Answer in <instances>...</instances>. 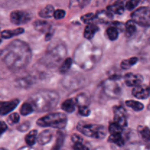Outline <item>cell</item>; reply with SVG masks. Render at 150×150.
Here are the masks:
<instances>
[{
  "label": "cell",
  "instance_id": "603a6c76",
  "mask_svg": "<svg viewBox=\"0 0 150 150\" xmlns=\"http://www.w3.org/2000/svg\"><path fill=\"white\" fill-rule=\"evenodd\" d=\"M54 11L55 10H54V7L51 4H48L39 12V16L43 18H49L54 16Z\"/></svg>",
  "mask_w": 150,
  "mask_h": 150
},
{
  "label": "cell",
  "instance_id": "7a4b0ae2",
  "mask_svg": "<svg viewBox=\"0 0 150 150\" xmlns=\"http://www.w3.org/2000/svg\"><path fill=\"white\" fill-rule=\"evenodd\" d=\"M101 56V50L94 47L89 42L81 45L75 51V62L83 70H90L99 61Z\"/></svg>",
  "mask_w": 150,
  "mask_h": 150
},
{
  "label": "cell",
  "instance_id": "7bdbcfd3",
  "mask_svg": "<svg viewBox=\"0 0 150 150\" xmlns=\"http://www.w3.org/2000/svg\"><path fill=\"white\" fill-rule=\"evenodd\" d=\"M117 1H125V0H117Z\"/></svg>",
  "mask_w": 150,
  "mask_h": 150
},
{
  "label": "cell",
  "instance_id": "f546056e",
  "mask_svg": "<svg viewBox=\"0 0 150 150\" xmlns=\"http://www.w3.org/2000/svg\"><path fill=\"white\" fill-rule=\"evenodd\" d=\"M72 63H73V59L71 58L65 59L59 67L60 73H62V74H64V73H67L70 70V67L72 65Z\"/></svg>",
  "mask_w": 150,
  "mask_h": 150
},
{
  "label": "cell",
  "instance_id": "f1b7e54d",
  "mask_svg": "<svg viewBox=\"0 0 150 150\" xmlns=\"http://www.w3.org/2000/svg\"><path fill=\"white\" fill-rule=\"evenodd\" d=\"M125 104L127 106L130 107V108L133 109L136 111H140L143 110L144 105L140 102H138L136 100H127L125 102Z\"/></svg>",
  "mask_w": 150,
  "mask_h": 150
},
{
  "label": "cell",
  "instance_id": "e0dca14e",
  "mask_svg": "<svg viewBox=\"0 0 150 150\" xmlns=\"http://www.w3.org/2000/svg\"><path fill=\"white\" fill-rule=\"evenodd\" d=\"M99 31V28L95 23H88L87 26L85 27L84 32H83V36L86 40H92L95 34Z\"/></svg>",
  "mask_w": 150,
  "mask_h": 150
},
{
  "label": "cell",
  "instance_id": "f35d334b",
  "mask_svg": "<svg viewBox=\"0 0 150 150\" xmlns=\"http://www.w3.org/2000/svg\"><path fill=\"white\" fill-rule=\"evenodd\" d=\"M82 142H75L74 145H73V148L75 150H89L84 144H83Z\"/></svg>",
  "mask_w": 150,
  "mask_h": 150
},
{
  "label": "cell",
  "instance_id": "2e32d148",
  "mask_svg": "<svg viewBox=\"0 0 150 150\" xmlns=\"http://www.w3.org/2000/svg\"><path fill=\"white\" fill-rule=\"evenodd\" d=\"M125 6L124 5L122 1H117L114 4L107 7V10L109 11L112 14H118L121 15L124 13Z\"/></svg>",
  "mask_w": 150,
  "mask_h": 150
},
{
  "label": "cell",
  "instance_id": "8992f818",
  "mask_svg": "<svg viewBox=\"0 0 150 150\" xmlns=\"http://www.w3.org/2000/svg\"><path fill=\"white\" fill-rule=\"evenodd\" d=\"M67 54V50L63 44H51L46 51V57L52 64L59 62Z\"/></svg>",
  "mask_w": 150,
  "mask_h": 150
},
{
  "label": "cell",
  "instance_id": "ac0fdd59",
  "mask_svg": "<svg viewBox=\"0 0 150 150\" xmlns=\"http://www.w3.org/2000/svg\"><path fill=\"white\" fill-rule=\"evenodd\" d=\"M52 136L53 133L51 130H45L41 132L39 136H38L37 141L41 145L46 144L48 142H50V141L52 139Z\"/></svg>",
  "mask_w": 150,
  "mask_h": 150
},
{
  "label": "cell",
  "instance_id": "d6986e66",
  "mask_svg": "<svg viewBox=\"0 0 150 150\" xmlns=\"http://www.w3.org/2000/svg\"><path fill=\"white\" fill-rule=\"evenodd\" d=\"M24 32V29L23 28H17L15 29H8V30H4L1 32V37L4 39H9V38H13L17 35H21Z\"/></svg>",
  "mask_w": 150,
  "mask_h": 150
},
{
  "label": "cell",
  "instance_id": "1f68e13d",
  "mask_svg": "<svg viewBox=\"0 0 150 150\" xmlns=\"http://www.w3.org/2000/svg\"><path fill=\"white\" fill-rule=\"evenodd\" d=\"M122 126L116 123L115 122L110 123L109 127H108V130H109L111 134H117V133H122Z\"/></svg>",
  "mask_w": 150,
  "mask_h": 150
},
{
  "label": "cell",
  "instance_id": "4dcf8cb0",
  "mask_svg": "<svg viewBox=\"0 0 150 150\" xmlns=\"http://www.w3.org/2000/svg\"><path fill=\"white\" fill-rule=\"evenodd\" d=\"M64 134L62 132H58L57 133V140H56L55 144H54V146H53L51 150H59L60 148L62 147L64 142Z\"/></svg>",
  "mask_w": 150,
  "mask_h": 150
},
{
  "label": "cell",
  "instance_id": "ab89813d",
  "mask_svg": "<svg viewBox=\"0 0 150 150\" xmlns=\"http://www.w3.org/2000/svg\"><path fill=\"white\" fill-rule=\"evenodd\" d=\"M29 126H30V123L28 121H26L23 122V124L21 125L20 126H18V130H20V131H26V130H27L29 128Z\"/></svg>",
  "mask_w": 150,
  "mask_h": 150
},
{
  "label": "cell",
  "instance_id": "7c38bea8",
  "mask_svg": "<svg viewBox=\"0 0 150 150\" xmlns=\"http://www.w3.org/2000/svg\"><path fill=\"white\" fill-rule=\"evenodd\" d=\"M18 103L19 100L18 99L0 102V115L4 116L10 113L18 106Z\"/></svg>",
  "mask_w": 150,
  "mask_h": 150
},
{
  "label": "cell",
  "instance_id": "83f0119b",
  "mask_svg": "<svg viewBox=\"0 0 150 150\" xmlns=\"http://www.w3.org/2000/svg\"><path fill=\"white\" fill-rule=\"evenodd\" d=\"M138 58L137 57H131L130 59H127L123 60L121 62V67L123 70H127V69L130 68L132 66H133L134 64H136L138 62Z\"/></svg>",
  "mask_w": 150,
  "mask_h": 150
},
{
  "label": "cell",
  "instance_id": "4316f807",
  "mask_svg": "<svg viewBox=\"0 0 150 150\" xmlns=\"http://www.w3.org/2000/svg\"><path fill=\"white\" fill-rule=\"evenodd\" d=\"M38 139V131L36 130H32L25 136V142L29 146H33Z\"/></svg>",
  "mask_w": 150,
  "mask_h": 150
},
{
  "label": "cell",
  "instance_id": "d590c367",
  "mask_svg": "<svg viewBox=\"0 0 150 150\" xmlns=\"http://www.w3.org/2000/svg\"><path fill=\"white\" fill-rule=\"evenodd\" d=\"M20 120V116L17 113H13L11 114L8 117V121L10 124H16Z\"/></svg>",
  "mask_w": 150,
  "mask_h": 150
},
{
  "label": "cell",
  "instance_id": "e575fe53",
  "mask_svg": "<svg viewBox=\"0 0 150 150\" xmlns=\"http://www.w3.org/2000/svg\"><path fill=\"white\" fill-rule=\"evenodd\" d=\"M139 4V0H128L125 4V8L127 10H133Z\"/></svg>",
  "mask_w": 150,
  "mask_h": 150
},
{
  "label": "cell",
  "instance_id": "ee69618b",
  "mask_svg": "<svg viewBox=\"0 0 150 150\" xmlns=\"http://www.w3.org/2000/svg\"><path fill=\"white\" fill-rule=\"evenodd\" d=\"M1 38H0V43H1Z\"/></svg>",
  "mask_w": 150,
  "mask_h": 150
},
{
  "label": "cell",
  "instance_id": "7402d4cb",
  "mask_svg": "<svg viewBox=\"0 0 150 150\" xmlns=\"http://www.w3.org/2000/svg\"><path fill=\"white\" fill-rule=\"evenodd\" d=\"M136 23L133 20H130L127 21L125 23V35L128 38L133 36L136 32Z\"/></svg>",
  "mask_w": 150,
  "mask_h": 150
},
{
  "label": "cell",
  "instance_id": "3957f363",
  "mask_svg": "<svg viewBox=\"0 0 150 150\" xmlns=\"http://www.w3.org/2000/svg\"><path fill=\"white\" fill-rule=\"evenodd\" d=\"M29 100L36 111L45 112L51 111L57 106L59 100V95L54 91H40L31 95Z\"/></svg>",
  "mask_w": 150,
  "mask_h": 150
},
{
  "label": "cell",
  "instance_id": "484cf974",
  "mask_svg": "<svg viewBox=\"0 0 150 150\" xmlns=\"http://www.w3.org/2000/svg\"><path fill=\"white\" fill-rule=\"evenodd\" d=\"M119 32L120 31L117 29V27L111 25V26L108 28L105 31V35H106L107 38L110 40H116L118 38L119 36Z\"/></svg>",
  "mask_w": 150,
  "mask_h": 150
},
{
  "label": "cell",
  "instance_id": "74e56055",
  "mask_svg": "<svg viewBox=\"0 0 150 150\" xmlns=\"http://www.w3.org/2000/svg\"><path fill=\"white\" fill-rule=\"evenodd\" d=\"M65 16V11L62 9H59L54 11V17L56 19H62Z\"/></svg>",
  "mask_w": 150,
  "mask_h": 150
},
{
  "label": "cell",
  "instance_id": "9c48e42d",
  "mask_svg": "<svg viewBox=\"0 0 150 150\" xmlns=\"http://www.w3.org/2000/svg\"><path fill=\"white\" fill-rule=\"evenodd\" d=\"M32 18V15L23 10H15L10 14V21L16 25L24 24Z\"/></svg>",
  "mask_w": 150,
  "mask_h": 150
},
{
  "label": "cell",
  "instance_id": "5bb4252c",
  "mask_svg": "<svg viewBox=\"0 0 150 150\" xmlns=\"http://www.w3.org/2000/svg\"><path fill=\"white\" fill-rule=\"evenodd\" d=\"M33 26L35 30H37L39 32H41V33L46 34L47 32H48L50 30L52 29L51 24L48 21L44 20L35 21L33 23Z\"/></svg>",
  "mask_w": 150,
  "mask_h": 150
},
{
  "label": "cell",
  "instance_id": "836d02e7",
  "mask_svg": "<svg viewBox=\"0 0 150 150\" xmlns=\"http://www.w3.org/2000/svg\"><path fill=\"white\" fill-rule=\"evenodd\" d=\"M81 19L85 23H87V24L88 23H92L95 21V15L92 13H87V14H85L83 16H81Z\"/></svg>",
  "mask_w": 150,
  "mask_h": 150
},
{
  "label": "cell",
  "instance_id": "9a60e30c",
  "mask_svg": "<svg viewBox=\"0 0 150 150\" xmlns=\"http://www.w3.org/2000/svg\"><path fill=\"white\" fill-rule=\"evenodd\" d=\"M113 18V14L108 10H100L95 14V21L100 23H108Z\"/></svg>",
  "mask_w": 150,
  "mask_h": 150
},
{
  "label": "cell",
  "instance_id": "f6af8a7d",
  "mask_svg": "<svg viewBox=\"0 0 150 150\" xmlns=\"http://www.w3.org/2000/svg\"><path fill=\"white\" fill-rule=\"evenodd\" d=\"M149 108L150 109V103H149Z\"/></svg>",
  "mask_w": 150,
  "mask_h": 150
},
{
  "label": "cell",
  "instance_id": "4fadbf2b",
  "mask_svg": "<svg viewBox=\"0 0 150 150\" xmlns=\"http://www.w3.org/2000/svg\"><path fill=\"white\" fill-rule=\"evenodd\" d=\"M143 80V76L142 75L135 74L133 73H127L124 77L125 83L128 86H136L142 84Z\"/></svg>",
  "mask_w": 150,
  "mask_h": 150
},
{
  "label": "cell",
  "instance_id": "52a82bcc",
  "mask_svg": "<svg viewBox=\"0 0 150 150\" xmlns=\"http://www.w3.org/2000/svg\"><path fill=\"white\" fill-rule=\"evenodd\" d=\"M131 19L140 26H150V8L147 7H139L132 13Z\"/></svg>",
  "mask_w": 150,
  "mask_h": 150
},
{
  "label": "cell",
  "instance_id": "d6a6232c",
  "mask_svg": "<svg viewBox=\"0 0 150 150\" xmlns=\"http://www.w3.org/2000/svg\"><path fill=\"white\" fill-rule=\"evenodd\" d=\"M139 134L145 141L150 140V129L147 127H139Z\"/></svg>",
  "mask_w": 150,
  "mask_h": 150
},
{
  "label": "cell",
  "instance_id": "ffe728a7",
  "mask_svg": "<svg viewBox=\"0 0 150 150\" xmlns=\"http://www.w3.org/2000/svg\"><path fill=\"white\" fill-rule=\"evenodd\" d=\"M76 102L75 99H67L62 103L61 108L67 113H73L76 109Z\"/></svg>",
  "mask_w": 150,
  "mask_h": 150
},
{
  "label": "cell",
  "instance_id": "6da1fadb",
  "mask_svg": "<svg viewBox=\"0 0 150 150\" xmlns=\"http://www.w3.org/2000/svg\"><path fill=\"white\" fill-rule=\"evenodd\" d=\"M32 59V51L27 43L21 40H14L6 48L4 61L13 70L26 67Z\"/></svg>",
  "mask_w": 150,
  "mask_h": 150
},
{
  "label": "cell",
  "instance_id": "d4e9b609",
  "mask_svg": "<svg viewBox=\"0 0 150 150\" xmlns=\"http://www.w3.org/2000/svg\"><path fill=\"white\" fill-rule=\"evenodd\" d=\"M108 142L110 143L115 144L119 146H122L124 145V139L122 136V133H117V134H111L108 137Z\"/></svg>",
  "mask_w": 150,
  "mask_h": 150
},
{
  "label": "cell",
  "instance_id": "8d00e7d4",
  "mask_svg": "<svg viewBox=\"0 0 150 150\" xmlns=\"http://www.w3.org/2000/svg\"><path fill=\"white\" fill-rule=\"evenodd\" d=\"M79 113L83 117H89L91 111L88 106H79Z\"/></svg>",
  "mask_w": 150,
  "mask_h": 150
},
{
  "label": "cell",
  "instance_id": "b9f144b4",
  "mask_svg": "<svg viewBox=\"0 0 150 150\" xmlns=\"http://www.w3.org/2000/svg\"><path fill=\"white\" fill-rule=\"evenodd\" d=\"M0 150H7V149H4V148H0Z\"/></svg>",
  "mask_w": 150,
  "mask_h": 150
},
{
  "label": "cell",
  "instance_id": "cb8c5ba5",
  "mask_svg": "<svg viewBox=\"0 0 150 150\" xmlns=\"http://www.w3.org/2000/svg\"><path fill=\"white\" fill-rule=\"evenodd\" d=\"M35 107L31 102H26L21 105L20 109V113L23 116H27L31 114L35 111Z\"/></svg>",
  "mask_w": 150,
  "mask_h": 150
},
{
  "label": "cell",
  "instance_id": "ba28073f",
  "mask_svg": "<svg viewBox=\"0 0 150 150\" xmlns=\"http://www.w3.org/2000/svg\"><path fill=\"white\" fill-rule=\"evenodd\" d=\"M104 92L109 98H117L120 97L122 94V89L119 84L117 79L109 78L103 82Z\"/></svg>",
  "mask_w": 150,
  "mask_h": 150
},
{
  "label": "cell",
  "instance_id": "60d3db41",
  "mask_svg": "<svg viewBox=\"0 0 150 150\" xmlns=\"http://www.w3.org/2000/svg\"><path fill=\"white\" fill-rule=\"evenodd\" d=\"M7 126L6 123L3 121H0V134H2L3 133L7 130Z\"/></svg>",
  "mask_w": 150,
  "mask_h": 150
},
{
  "label": "cell",
  "instance_id": "30bf717a",
  "mask_svg": "<svg viewBox=\"0 0 150 150\" xmlns=\"http://www.w3.org/2000/svg\"><path fill=\"white\" fill-rule=\"evenodd\" d=\"M114 122L125 127L127 126V113L125 109L122 106H115L114 108Z\"/></svg>",
  "mask_w": 150,
  "mask_h": 150
},
{
  "label": "cell",
  "instance_id": "5b68a950",
  "mask_svg": "<svg viewBox=\"0 0 150 150\" xmlns=\"http://www.w3.org/2000/svg\"><path fill=\"white\" fill-rule=\"evenodd\" d=\"M77 130L88 137L102 139L106 135V130L103 125L95 124H87L80 122L77 125Z\"/></svg>",
  "mask_w": 150,
  "mask_h": 150
},
{
  "label": "cell",
  "instance_id": "44dd1931",
  "mask_svg": "<svg viewBox=\"0 0 150 150\" xmlns=\"http://www.w3.org/2000/svg\"><path fill=\"white\" fill-rule=\"evenodd\" d=\"M76 100V104L79 106H88L89 103V96L86 92H83L76 96V98H74Z\"/></svg>",
  "mask_w": 150,
  "mask_h": 150
},
{
  "label": "cell",
  "instance_id": "8fae6325",
  "mask_svg": "<svg viewBox=\"0 0 150 150\" xmlns=\"http://www.w3.org/2000/svg\"><path fill=\"white\" fill-rule=\"evenodd\" d=\"M133 95L138 99H146L150 95V87L144 84H139L134 86L133 91Z\"/></svg>",
  "mask_w": 150,
  "mask_h": 150
},
{
  "label": "cell",
  "instance_id": "277c9868",
  "mask_svg": "<svg viewBox=\"0 0 150 150\" xmlns=\"http://www.w3.org/2000/svg\"><path fill=\"white\" fill-rule=\"evenodd\" d=\"M67 122V116L61 112L51 113L37 121L38 125L40 127H51L57 129L64 128Z\"/></svg>",
  "mask_w": 150,
  "mask_h": 150
}]
</instances>
